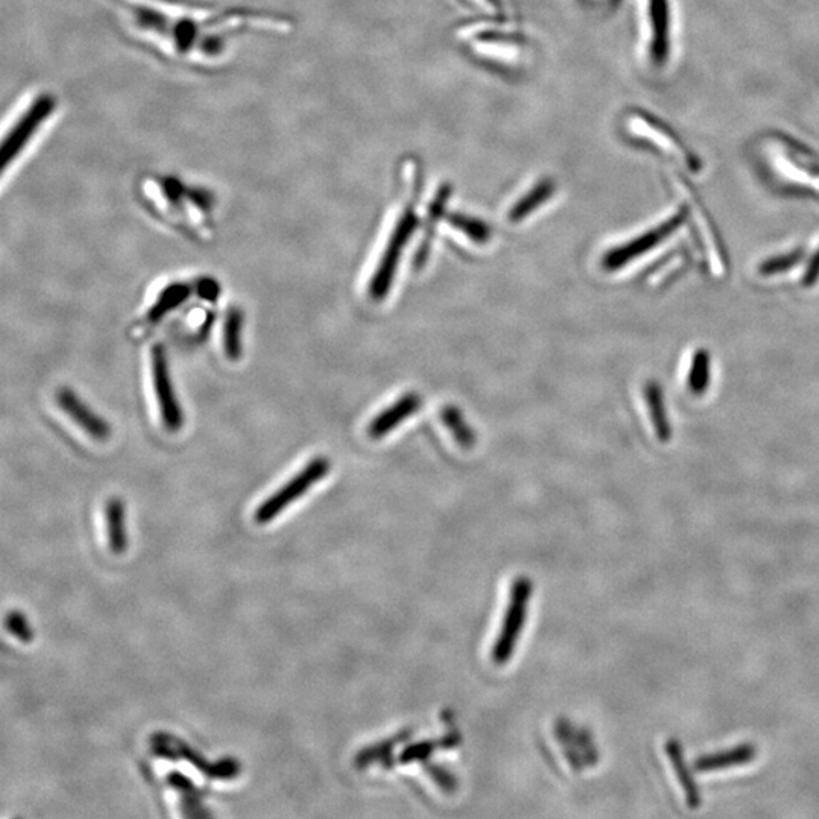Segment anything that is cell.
<instances>
[{"label": "cell", "instance_id": "obj_4", "mask_svg": "<svg viewBox=\"0 0 819 819\" xmlns=\"http://www.w3.org/2000/svg\"><path fill=\"white\" fill-rule=\"evenodd\" d=\"M329 471H331V463L324 457H317V459L308 461L305 468L291 478L283 488L272 493L267 500L259 505L254 513L256 524L266 525L269 522L276 520L284 510L291 507L295 501L310 491L313 485L327 477Z\"/></svg>", "mask_w": 819, "mask_h": 819}, {"label": "cell", "instance_id": "obj_1", "mask_svg": "<svg viewBox=\"0 0 819 819\" xmlns=\"http://www.w3.org/2000/svg\"><path fill=\"white\" fill-rule=\"evenodd\" d=\"M120 28L144 51L193 70L227 63L248 35L291 30L286 18L254 8H218L190 0H106Z\"/></svg>", "mask_w": 819, "mask_h": 819}, {"label": "cell", "instance_id": "obj_16", "mask_svg": "<svg viewBox=\"0 0 819 819\" xmlns=\"http://www.w3.org/2000/svg\"><path fill=\"white\" fill-rule=\"evenodd\" d=\"M666 754H668L670 765H673L674 773L678 782H680L682 793H685L686 802L690 809H697L701 805L700 789H698L696 778L689 771L688 764H686L685 754H682L681 745L677 741H669L665 745Z\"/></svg>", "mask_w": 819, "mask_h": 819}, {"label": "cell", "instance_id": "obj_3", "mask_svg": "<svg viewBox=\"0 0 819 819\" xmlns=\"http://www.w3.org/2000/svg\"><path fill=\"white\" fill-rule=\"evenodd\" d=\"M461 37L468 42L472 52L489 62L500 64L520 63L524 56V39L503 23L483 22L471 25Z\"/></svg>", "mask_w": 819, "mask_h": 819}, {"label": "cell", "instance_id": "obj_2", "mask_svg": "<svg viewBox=\"0 0 819 819\" xmlns=\"http://www.w3.org/2000/svg\"><path fill=\"white\" fill-rule=\"evenodd\" d=\"M58 108L59 103L54 95L40 91L28 98L14 114H11L13 118L3 135V172L14 166L20 156L37 142L40 135L51 127Z\"/></svg>", "mask_w": 819, "mask_h": 819}, {"label": "cell", "instance_id": "obj_22", "mask_svg": "<svg viewBox=\"0 0 819 819\" xmlns=\"http://www.w3.org/2000/svg\"><path fill=\"white\" fill-rule=\"evenodd\" d=\"M6 627L22 644H31L34 641V632H32L30 621L20 610L8 612Z\"/></svg>", "mask_w": 819, "mask_h": 819}, {"label": "cell", "instance_id": "obj_6", "mask_svg": "<svg viewBox=\"0 0 819 819\" xmlns=\"http://www.w3.org/2000/svg\"><path fill=\"white\" fill-rule=\"evenodd\" d=\"M417 223H419V220H417L415 208H404L400 218L396 220L395 230L392 232L387 248H385V252L381 256L380 266L376 269L375 275H373L371 281L369 293H371L373 299H384V296L391 291L397 263H400V256L403 255L410 236L416 231Z\"/></svg>", "mask_w": 819, "mask_h": 819}, {"label": "cell", "instance_id": "obj_17", "mask_svg": "<svg viewBox=\"0 0 819 819\" xmlns=\"http://www.w3.org/2000/svg\"><path fill=\"white\" fill-rule=\"evenodd\" d=\"M167 785L183 798V812L186 817H210V812L203 806V793L196 788L195 783L184 774L174 773L166 777Z\"/></svg>", "mask_w": 819, "mask_h": 819}, {"label": "cell", "instance_id": "obj_20", "mask_svg": "<svg viewBox=\"0 0 819 819\" xmlns=\"http://www.w3.org/2000/svg\"><path fill=\"white\" fill-rule=\"evenodd\" d=\"M441 421H444L445 427L451 432L454 439L457 440V444L461 448L469 449L473 447L476 436L472 435L471 428L466 424L465 417L459 410L452 407V405H448L441 412Z\"/></svg>", "mask_w": 819, "mask_h": 819}, {"label": "cell", "instance_id": "obj_8", "mask_svg": "<svg viewBox=\"0 0 819 819\" xmlns=\"http://www.w3.org/2000/svg\"><path fill=\"white\" fill-rule=\"evenodd\" d=\"M627 130L630 134L637 136L642 142L653 144L657 150L666 152V154L677 155L678 159L685 160L689 166H696L697 162L694 155L689 154L688 148L685 146L674 135V132L665 127L664 123L658 122L657 119L646 114V112H633L627 118Z\"/></svg>", "mask_w": 819, "mask_h": 819}, {"label": "cell", "instance_id": "obj_21", "mask_svg": "<svg viewBox=\"0 0 819 819\" xmlns=\"http://www.w3.org/2000/svg\"><path fill=\"white\" fill-rule=\"evenodd\" d=\"M449 225L456 230L463 232L468 236L472 242L476 243H488L491 240L492 231L488 227V223L481 222L471 216L466 215H451L448 218Z\"/></svg>", "mask_w": 819, "mask_h": 819}, {"label": "cell", "instance_id": "obj_11", "mask_svg": "<svg viewBox=\"0 0 819 819\" xmlns=\"http://www.w3.org/2000/svg\"><path fill=\"white\" fill-rule=\"evenodd\" d=\"M649 54L653 62L662 64L669 52V10L666 0H648Z\"/></svg>", "mask_w": 819, "mask_h": 819}, {"label": "cell", "instance_id": "obj_9", "mask_svg": "<svg viewBox=\"0 0 819 819\" xmlns=\"http://www.w3.org/2000/svg\"><path fill=\"white\" fill-rule=\"evenodd\" d=\"M56 404L79 428L84 429L91 439L106 440L111 435V427L103 417L96 415L94 410L84 404L76 392L63 387L56 392Z\"/></svg>", "mask_w": 819, "mask_h": 819}, {"label": "cell", "instance_id": "obj_14", "mask_svg": "<svg viewBox=\"0 0 819 819\" xmlns=\"http://www.w3.org/2000/svg\"><path fill=\"white\" fill-rule=\"evenodd\" d=\"M106 525L108 548L114 556H122L128 549L127 507L120 498H111L106 504Z\"/></svg>", "mask_w": 819, "mask_h": 819}, {"label": "cell", "instance_id": "obj_25", "mask_svg": "<svg viewBox=\"0 0 819 819\" xmlns=\"http://www.w3.org/2000/svg\"><path fill=\"white\" fill-rule=\"evenodd\" d=\"M433 750H435V746H433V744H429V742L417 744L413 746V749H408L407 751H405L403 762H413L417 761V758L427 757Z\"/></svg>", "mask_w": 819, "mask_h": 819}, {"label": "cell", "instance_id": "obj_10", "mask_svg": "<svg viewBox=\"0 0 819 819\" xmlns=\"http://www.w3.org/2000/svg\"><path fill=\"white\" fill-rule=\"evenodd\" d=\"M175 746L179 761L188 762L200 774L212 778V780H232V778L239 777L240 771H242V765L236 757H223L218 762H208L199 751L192 749L190 745L179 741V739H175Z\"/></svg>", "mask_w": 819, "mask_h": 819}, {"label": "cell", "instance_id": "obj_23", "mask_svg": "<svg viewBox=\"0 0 819 819\" xmlns=\"http://www.w3.org/2000/svg\"><path fill=\"white\" fill-rule=\"evenodd\" d=\"M175 739L172 734L167 733H154L151 738L152 753L156 757H162L164 761H179L178 753H176Z\"/></svg>", "mask_w": 819, "mask_h": 819}, {"label": "cell", "instance_id": "obj_13", "mask_svg": "<svg viewBox=\"0 0 819 819\" xmlns=\"http://www.w3.org/2000/svg\"><path fill=\"white\" fill-rule=\"evenodd\" d=\"M756 756V746L750 744L739 745L736 749L698 757L696 764H694V768H696L697 773H713V771L750 764Z\"/></svg>", "mask_w": 819, "mask_h": 819}, {"label": "cell", "instance_id": "obj_15", "mask_svg": "<svg viewBox=\"0 0 819 819\" xmlns=\"http://www.w3.org/2000/svg\"><path fill=\"white\" fill-rule=\"evenodd\" d=\"M556 193V184L553 179L545 178L537 181L534 186L529 187V190L521 196L520 199L513 204V207L509 210L510 222L517 223L521 220L527 219L534 211L539 210L542 205L548 203Z\"/></svg>", "mask_w": 819, "mask_h": 819}, {"label": "cell", "instance_id": "obj_7", "mask_svg": "<svg viewBox=\"0 0 819 819\" xmlns=\"http://www.w3.org/2000/svg\"><path fill=\"white\" fill-rule=\"evenodd\" d=\"M151 359L152 381H154V391L156 401H159L163 425L167 432H179L184 425V413L181 410L178 397H176L166 351H164L162 345H155L152 348Z\"/></svg>", "mask_w": 819, "mask_h": 819}, {"label": "cell", "instance_id": "obj_24", "mask_svg": "<svg viewBox=\"0 0 819 819\" xmlns=\"http://www.w3.org/2000/svg\"><path fill=\"white\" fill-rule=\"evenodd\" d=\"M463 2L488 15H500L503 10L501 0H463Z\"/></svg>", "mask_w": 819, "mask_h": 819}, {"label": "cell", "instance_id": "obj_19", "mask_svg": "<svg viewBox=\"0 0 819 819\" xmlns=\"http://www.w3.org/2000/svg\"><path fill=\"white\" fill-rule=\"evenodd\" d=\"M242 310L239 307H230L223 325V349L228 360L237 361L242 357Z\"/></svg>", "mask_w": 819, "mask_h": 819}, {"label": "cell", "instance_id": "obj_18", "mask_svg": "<svg viewBox=\"0 0 819 819\" xmlns=\"http://www.w3.org/2000/svg\"><path fill=\"white\" fill-rule=\"evenodd\" d=\"M192 287L186 283H174L171 286L164 288L156 298L155 304L152 305L150 313H148V319L151 323H159L168 313L174 312L181 304L186 303L188 296H190Z\"/></svg>", "mask_w": 819, "mask_h": 819}, {"label": "cell", "instance_id": "obj_12", "mask_svg": "<svg viewBox=\"0 0 819 819\" xmlns=\"http://www.w3.org/2000/svg\"><path fill=\"white\" fill-rule=\"evenodd\" d=\"M421 396L417 393H407V395L397 400L391 408L384 410L380 416H376L369 425V436L372 439H381L385 435L396 428L397 425L403 424L408 416L415 415L417 410L421 408Z\"/></svg>", "mask_w": 819, "mask_h": 819}, {"label": "cell", "instance_id": "obj_5", "mask_svg": "<svg viewBox=\"0 0 819 819\" xmlns=\"http://www.w3.org/2000/svg\"><path fill=\"white\" fill-rule=\"evenodd\" d=\"M533 586L528 578H517L513 583L512 596H510L507 610L503 620V627L498 634L492 648V660L498 666L507 664L513 657L517 642L524 632L527 621L529 598H532Z\"/></svg>", "mask_w": 819, "mask_h": 819}]
</instances>
